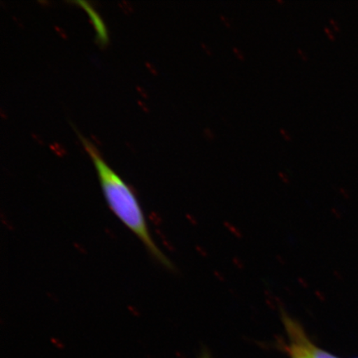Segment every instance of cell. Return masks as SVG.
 <instances>
[{"instance_id": "277c9868", "label": "cell", "mask_w": 358, "mask_h": 358, "mask_svg": "<svg viewBox=\"0 0 358 358\" xmlns=\"http://www.w3.org/2000/svg\"><path fill=\"white\" fill-rule=\"evenodd\" d=\"M80 3L83 4L85 10L90 13V16H91L94 24H96V29L98 35H99L100 41L105 43L106 42V34L104 27H103L101 22L99 20V17L96 15V13L94 12L91 8L87 6V3L82 2H80Z\"/></svg>"}, {"instance_id": "3957f363", "label": "cell", "mask_w": 358, "mask_h": 358, "mask_svg": "<svg viewBox=\"0 0 358 358\" xmlns=\"http://www.w3.org/2000/svg\"><path fill=\"white\" fill-rule=\"evenodd\" d=\"M306 345L308 355L310 358H338L331 355V353L323 350V349L317 348L310 341V339L308 338V337L306 339Z\"/></svg>"}, {"instance_id": "7a4b0ae2", "label": "cell", "mask_w": 358, "mask_h": 358, "mask_svg": "<svg viewBox=\"0 0 358 358\" xmlns=\"http://www.w3.org/2000/svg\"><path fill=\"white\" fill-rule=\"evenodd\" d=\"M281 319L289 336L288 350L291 358H310L306 345L308 336L302 326L285 311H281Z\"/></svg>"}, {"instance_id": "5b68a950", "label": "cell", "mask_w": 358, "mask_h": 358, "mask_svg": "<svg viewBox=\"0 0 358 358\" xmlns=\"http://www.w3.org/2000/svg\"><path fill=\"white\" fill-rule=\"evenodd\" d=\"M324 30H325V32L327 33V34H328V35H329V37L331 39H333V40H334V39L335 38L334 35V34H333L332 31H331V30H330V29H329L328 28H325V29H324Z\"/></svg>"}, {"instance_id": "52a82bcc", "label": "cell", "mask_w": 358, "mask_h": 358, "mask_svg": "<svg viewBox=\"0 0 358 358\" xmlns=\"http://www.w3.org/2000/svg\"><path fill=\"white\" fill-rule=\"evenodd\" d=\"M201 358H208V357H207V355H206V356H204L203 357H201Z\"/></svg>"}, {"instance_id": "8992f818", "label": "cell", "mask_w": 358, "mask_h": 358, "mask_svg": "<svg viewBox=\"0 0 358 358\" xmlns=\"http://www.w3.org/2000/svg\"><path fill=\"white\" fill-rule=\"evenodd\" d=\"M330 22H331V24H332L334 27V29L336 30H339V27H338L337 24H336V22H334V20H330Z\"/></svg>"}, {"instance_id": "6da1fadb", "label": "cell", "mask_w": 358, "mask_h": 358, "mask_svg": "<svg viewBox=\"0 0 358 358\" xmlns=\"http://www.w3.org/2000/svg\"><path fill=\"white\" fill-rule=\"evenodd\" d=\"M78 137L95 165L103 194L111 211L137 236L152 257L164 267L173 268L172 263L151 236L144 211L131 187L103 160L99 152L87 138L79 134Z\"/></svg>"}]
</instances>
